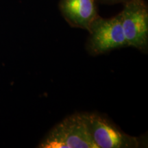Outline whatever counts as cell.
<instances>
[{"instance_id":"6da1fadb","label":"cell","mask_w":148,"mask_h":148,"mask_svg":"<svg viewBox=\"0 0 148 148\" xmlns=\"http://www.w3.org/2000/svg\"><path fill=\"white\" fill-rule=\"evenodd\" d=\"M37 147L97 148L88 130L84 112L72 114L55 125Z\"/></svg>"},{"instance_id":"7a4b0ae2","label":"cell","mask_w":148,"mask_h":148,"mask_svg":"<svg viewBox=\"0 0 148 148\" xmlns=\"http://www.w3.org/2000/svg\"><path fill=\"white\" fill-rule=\"evenodd\" d=\"M90 136L97 148H137L145 139L127 134L106 116L98 112H84Z\"/></svg>"},{"instance_id":"3957f363","label":"cell","mask_w":148,"mask_h":148,"mask_svg":"<svg viewBox=\"0 0 148 148\" xmlns=\"http://www.w3.org/2000/svg\"><path fill=\"white\" fill-rule=\"evenodd\" d=\"M86 50L90 55L98 56L112 50L127 47L119 13L110 18L98 16L92 22L89 28Z\"/></svg>"},{"instance_id":"277c9868","label":"cell","mask_w":148,"mask_h":148,"mask_svg":"<svg viewBox=\"0 0 148 148\" xmlns=\"http://www.w3.org/2000/svg\"><path fill=\"white\" fill-rule=\"evenodd\" d=\"M127 47L143 53L148 49V8L145 0H130L119 12Z\"/></svg>"},{"instance_id":"5b68a950","label":"cell","mask_w":148,"mask_h":148,"mask_svg":"<svg viewBox=\"0 0 148 148\" xmlns=\"http://www.w3.org/2000/svg\"><path fill=\"white\" fill-rule=\"evenodd\" d=\"M97 0H60L58 8L66 21L73 27L87 30L98 14Z\"/></svg>"},{"instance_id":"8992f818","label":"cell","mask_w":148,"mask_h":148,"mask_svg":"<svg viewBox=\"0 0 148 148\" xmlns=\"http://www.w3.org/2000/svg\"><path fill=\"white\" fill-rule=\"evenodd\" d=\"M98 3H102V4L112 5L116 3H123L130 1V0H97Z\"/></svg>"}]
</instances>
